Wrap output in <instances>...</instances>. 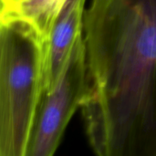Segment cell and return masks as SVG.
Listing matches in <instances>:
<instances>
[{
	"label": "cell",
	"mask_w": 156,
	"mask_h": 156,
	"mask_svg": "<svg viewBox=\"0 0 156 156\" xmlns=\"http://www.w3.org/2000/svg\"><path fill=\"white\" fill-rule=\"evenodd\" d=\"M82 37L91 150L156 156V0H90Z\"/></svg>",
	"instance_id": "1"
},
{
	"label": "cell",
	"mask_w": 156,
	"mask_h": 156,
	"mask_svg": "<svg viewBox=\"0 0 156 156\" xmlns=\"http://www.w3.org/2000/svg\"><path fill=\"white\" fill-rule=\"evenodd\" d=\"M46 49L30 24L0 21V156H27L45 93Z\"/></svg>",
	"instance_id": "2"
},
{
	"label": "cell",
	"mask_w": 156,
	"mask_h": 156,
	"mask_svg": "<svg viewBox=\"0 0 156 156\" xmlns=\"http://www.w3.org/2000/svg\"><path fill=\"white\" fill-rule=\"evenodd\" d=\"M86 95L85 48L82 36L52 90L42 101L27 156H51L58 150L72 116Z\"/></svg>",
	"instance_id": "3"
},
{
	"label": "cell",
	"mask_w": 156,
	"mask_h": 156,
	"mask_svg": "<svg viewBox=\"0 0 156 156\" xmlns=\"http://www.w3.org/2000/svg\"><path fill=\"white\" fill-rule=\"evenodd\" d=\"M86 0H68L59 14L47 42L45 64V93L57 83L69 56L82 36Z\"/></svg>",
	"instance_id": "4"
},
{
	"label": "cell",
	"mask_w": 156,
	"mask_h": 156,
	"mask_svg": "<svg viewBox=\"0 0 156 156\" xmlns=\"http://www.w3.org/2000/svg\"><path fill=\"white\" fill-rule=\"evenodd\" d=\"M68 0H1L0 21L17 19L33 26L48 42Z\"/></svg>",
	"instance_id": "5"
}]
</instances>
